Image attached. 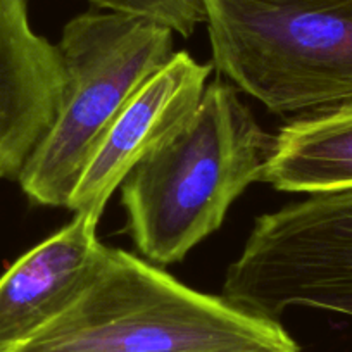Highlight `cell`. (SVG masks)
Here are the masks:
<instances>
[{
  "label": "cell",
  "mask_w": 352,
  "mask_h": 352,
  "mask_svg": "<svg viewBox=\"0 0 352 352\" xmlns=\"http://www.w3.org/2000/svg\"><path fill=\"white\" fill-rule=\"evenodd\" d=\"M275 148L232 85L209 83L197 109L121 185L126 232L157 266L180 263L223 225L230 206L263 182Z\"/></svg>",
  "instance_id": "6da1fadb"
},
{
  "label": "cell",
  "mask_w": 352,
  "mask_h": 352,
  "mask_svg": "<svg viewBox=\"0 0 352 352\" xmlns=\"http://www.w3.org/2000/svg\"><path fill=\"white\" fill-rule=\"evenodd\" d=\"M12 352H302L276 320L197 292L133 254L109 249L59 318Z\"/></svg>",
  "instance_id": "7a4b0ae2"
},
{
  "label": "cell",
  "mask_w": 352,
  "mask_h": 352,
  "mask_svg": "<svg viewBox=\"0 0 352 352\" xmlns=\"http://www.w3.org/2000/svg\"><path fill=\"white\" fill-rule=\"evenodd\" d=\"M60 106L18 182L36 206L66 208L97 145L135 94L175 56V32L144 16L92 9L63 28Z\"/></svg>",
  "instance_id": "3957f363"
},
{
  "label": "cell",
  "mask_w": 352,
  "mask_h": 352,
  "mask_svg": "<svg viewBox=\"0 0 352 352\" xmlns=\"http://www.w3.org/2000/svg\"><path fill=\"white\" fill-rule=\"evenodd\" d=\"M212 64L275 114L352 100V0H202Z\"/></svg>",
  "instance_id": "277c9868"
},
{
  "label": "cell",
  "mask_w": 352,
  "mask_h": 352,
  "mask_svg": "<svg viewBox=\"0 0 352 352\" xmlns=\"http://www.w3.org/2000/svg\"><path fill=\"white\" fill-rule=\"evenodd\" d=\"M223 297L276 321L289 307L352 316V188L261 214L228 268Z\"/></svg>",
  "instance_id": "5b68a950"
},
{
  "label": "cell",
  "mask_w": 352,
  "mask_h": 352,
  "mask_svg": "<svg viewBox=\"0 0 352 352\" xmlns=\"http://www.w3.org/2000/svg\"><path fill=\"white\" fill-rule=\"evenodd\" d=\"M212 66L175 52L135 94L88 159L66 209L99 223L111 195L194 114Z\"/></svg>",
  "instance_id": "8992f818"
},
{
  "label": "cell",
  "mask_w": 352,
  "mask_h": 352,
  "mask_svg": "<svg viewBox=\"0 0 352 352\" xmlns=\"http://www.w3.org/2000/svg\"><path fill=\"white\" fill-rule=\"evenodd\" d=\"M97 225L74 214L0 276V352H12L52 323L92 282L109 250L97 239Z\"/></svg>",
  "instance_id": "52a82bcc"
},
{
  "label": "cell",
  "mask_w": 352,
  "mask_h": 352,
  "mask_svg": "<svg viewBox=\"0 0 352 352\" xmlns=\"http://www.w3.org/2000/svg\"><path fill=\"white\" fill-rule=\"evenodd\" d=\"M263 182L289 194L352 188V100L280 128Z\"/></svg>",
  "instance_id": "ba28073f"
},
{
  "label": "cell",
  "mask_w": 352,
  "mask_h": 352,
  "mask_svg": "<svg viewBox=\"0 0 352 352\" xmlns=\"http://www.w3.org/2000/svg\"><path fill=\"white\" fill-rule=\"evenodd\" d=\"M94 8L144 16L188 38L204 21L202 0H87Z\"/></svg>",
  "instance_id": "9c48e42d"
}]
</instances>
